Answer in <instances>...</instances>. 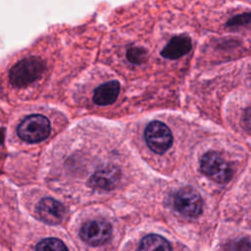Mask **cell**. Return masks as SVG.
I'll return each instance as SVG.
<instances>
[{
	"instance_id": "7c38bea8",
	"label": "cell",
	"mask_w": 251,
	"mask_h": 251,
	"mask_svg": "<svg viewBox=\"0 0 251 251\" xmlns=\"http://www.w3.org/2000/svg\"><path fill=\"white\" fill-rule=\"evenodd\" d=\"M36 251H68V248L60 239L50 237L42 239L36 245Z\"/></svg>"
},
{
	"instance_id": "277c9868",
	"label": "cell",
	"mask_w": 251,
	"mask_h": 251,
	"mask_svg": "<svg viewBox=\"0 0 251 251\" xmlns=\"http://www.w3.org/2000/svg\"><path fill=\"white\" fill-rule=\"evenodd\" d=\"M148 147L157 154L165 153L173 143V135L170 128L160 121L151 122L144 132Z\"/></svg>"
},
{
	"instance_id": "8992f818",
	"label": "cell",
	"mask_w": 251,
	"mask_h": 251,
	"mask_svg": "<svg viewBox=\"0 0 251 251\" xmlns=\"http://www.w3.org/2000/svg\"><path fill=\"white\" fill-rule=\"evenodd\" d=\"M112 234L111 225L104 220L86 222L80 228V237L89 245L98 246L106 243Z\"/></svg>"
},
{
	"instance_id": "7a4b0ae2",
	"label": "cell",
	"mask_w": 251,
	"mask_h": 251,
	"mask_svg": "<svg viewBox=\"0 0 251 251\" xmlns=\"http://www.w3.org/2000/svg\"><path fill=\"white\" fill-rule=\"evenodd\" d=\"M50 131L49 120L39 114L25 117L17 127V133L20 138L28 143H37L44 140L49 136Z\"/></svg>"
},
{
	"instance_id": "4fadbf2b",
	"label": "cell",
	"mask_w": 251,
	"mask_h": 251,
	"mask_svg": "<svg viewBox=\"0 0 251 251\" xmlns=\"http://www.w3.org/2000/svg\"><path fill=\"white\" fill-rule=\"evenodd\" d=\"M147 52L142 47H131L127 51V59L132 64H141L145 61Z\"/></svg>"
},
{
	"instance_id": "ba28073f",
	"label": "cell",
	"mask_w": 251,
	"mask_h": 251,
	"mask_svg": "<svg viewBox=\"0 0 251 251\" xmlns=\"http://www.w3.org/2000/svg\"><path fill=\"white\" fill-rule=\"evenodd\" d=\"M121 179V171L115 166L96 171L89 179V184L98 190L108 191L115 188Z\"/></svg>"
},
{
	"instance_id": "30bf717a",
	"label": "cell",
	"mask_w": 251,
	"mask_h": 251,
	"mask_svg": "<svg viewBox=\"0 0 251 251\" xmlns=\"http://www.w3.org/2000/svg\"><path fill=\"white\" fill-rule=\"evenodd\" d=\"M120 93V83L117 80L105 82L95 88L92 100L95 104L106 106L114 103Z\"/></svg>"
},
{
	"instance_id": "52a82bcc",
	"label": "cell",
	"mask_w": 251,
	"mask_h": 251,
	"mask_svg": "<svg viewBox=\"0 0 251 251\" xmlns=\"http://www.w3.org/2000/svg\"><path fill=\"white\" fill-rule=\"evenodd\" d=\"M37 214L44 223L58 225L65 219L66 208L59 201L46 197L39 201L37 205Z\"/></svg>"
},
{
	"instance_id": "9a60e30c",
	"label": "cell",
	"mask_w": 251,
	"mask_h": 251,
	"mask_svg": "<svg viewBox=\"0 0 251 251\" xmlns=\"http://www.w3.org/2000/svg\"><path fill=\"white\" fill-rule=\"evenodd\" d=\"M5 137V129L4 127H0V145L3 143Z\"/></svg>"
},
{
	"instance_id": "8fae6325",
	"label": "cell",
	"mask_w": 251,
	"mask_h": 251,
	"mask_svg": "<svg viewBox=\"0 0 251 251\" xmlns=\"http://www.w3.org/2000/svg\"><path fill=\"white\" fill-rule=\"evenodd\" d=\"M138 251H172V247L163 236L148 234L141 239Z\"/></svg>"
},
{
	"instance_id": "6da1fadb",
	"label": "cell",
	"mask_w": 251,
	"mask_h": 251,
	"mask_svg": "<svg viewBox=\"0 0 251 251\" xmlns=\"http://www.w3.org/2000/svg\"><path fill=\"white\" fill-rule=\"evenodd\" d=\"M45 71V63L38 57H27L15 64L9 72L10 82L25 87L37 80Z\"/></svg>"
},
{
	"instance_id": "5bb4252c",
	"label": "cell",
	"mask_w": 251,
	"mask_h": 251,
	"mask_svg": "<svg viewBox=\"0 0 251 251\" xmlns=\"http://www.w3.org/2000/svg\"><path fill=\"white\" fill-rule=\"evenodd\" d=\"M248 240H241V241H238V242H232L228 245V247H226V251H238V250H241V251H249V244L246 243L244 245L245 242H247Z\"/></svg>"
},
{
	"instance_id": "5b68a950",
	"label": "cell",
	"mask_w": 251,
	"mask_h": 251,
	"mask_svg": "<svg viewBox=\"0 0 251 251\" xmlns=\"http://www.w3.org/2000/svg\"><path fill=\"white\" fill-rule=\"evenodd\" d=\"M175 207L184 217L195 218L202 213L203 201L200 194L192 187H183L175 196Z\"/></svg>"
},
{
	"instance_id": "3957f363",
	"label": "cell",
	"mask_w": 251,
	"mask_h": 251,
	"mask_svg": "<svg viewBox=\"0 0 251 251\" xmlns=\"http://www.w3.org/2000/svg\"><path fill=\"white\" fill-rule=\"evenodd\" d=\"M201 171L212 180L226 183L232 176L230 165L216 151H208L201 159Z\"/></svg>"
},
{
	"instance_id": "9c48e42d",
	"label": "cell",
	"mask_w": 251,
	"mask_h": 251,
	"mask_svg": "<svg viewBox=\"0 0 251 251\" xmlns=\"http://www.w3.org/2000/svg\"><path fill=\"white\" fill-rule=\"evenodd\" d=\"M190 49L191 39L186 35H176L174 36L164 47L161 55L167 59L176 60L188 53Z\"/></svg>"
}]
</instances>
